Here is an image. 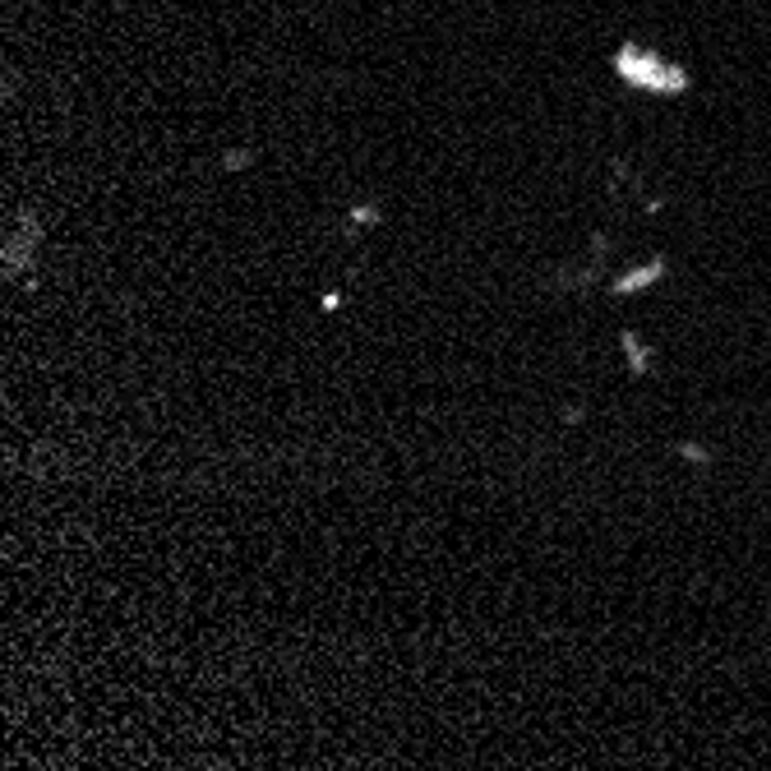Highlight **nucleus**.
<instances>
[{
    "label": "nucleus",
    "mask_w": 771,
    "mask_h": 771,
    "mask_svg": "<svg viewBox=\"0 0 771 771\" xmlns=\"http://www.w3.org/2000/svg\"><path fill=\"white\" fill-rule=\"evenodd\" d=\"M384 222V208L379 204H351L347 208V231L356 236V231H365V227H379Z\"/></svg>",
    "instance_id": "20e7f679"
},
{
    "label": "nucleus",
    "mask_w": 771,
    "mask_h": 771,
    "mask_svg": "<svg viewBox=\"0 0 771 771\" xmlns=\"http://www.w3.org/2000/svg\"><path fill=\"white\" fill-rule=\"evenodd\" d=\"M675 453H679L684 462H693V467H702V471H707L711 462H716V453H711L707 444H698V439H679V444H675Z\"/></svg>",
    "instance_id": "39448f33"
},
{
    "label": "nucleus",
    "mask_w": 771,
    "mask_h": 771,
    "mask_svg": "<svg viewBox=\"0 0 771 771\" xmlns=\"http://www.w3.org/2000/svg\"><path fill=\"white\" fill-rule=\"evenodd\" d=\"M250 162H254V148H236V153L222 157V167L227 171H241V167H250Z\"/></svg>",
    "instance_id": "423d86ee"
},
{
    "label": "nucleus",
    "mask_w": 771,
    "mask_h": 771,
    "mask_svg": "<svg viewBox=\"0 0 771 771\" xmlns=\"http://www.w3.org/2000/svg\"><path fill=\"white\" fill-rule=\"evenodd\" d=\"M665 273H670V259L665 254H656V259H647V264H638V268H624V273H615V278L605 282V291L610 296H642V291H651L656 282H665Z\"/></svg>",
    "instance_id": "f03ea898"
},
{
    "label": "nucleus",
    "mask_w": 771,
    "mask_h": 771,
    "mask_svg": "<svg viewBox=\"0 0 771 771\" xmlns=\"http://www.w3.org/2000/svg\"><path fill=\"white\" fill-rule=\"evenodd\" d=\"M582 416H587V407H582V402H573V407H564V425H578Z\"/></svg>",
    "instance_id": "6e6552de"
},
{
    "label": "nucleus",
    "mask_w": 771,
    "mask_h": 771,
    "mask_svg": "<svg viewBox=\"0 0 771 771\" xmlns=\"http://www.w3.org/2000/svg\"><path fill=\"white\" fill-rule=\"evenodd\" d=\"M319 310H324V314L342 310V291H324V296H319Z\"/></svg>",
    "instance_id": "0eeeda50"
},
{
    "label": "nucleus",
    "mask_w": 771,
    "mask_h": 771,
    "mask_svg": "<svg viewBox=\"0 0 771 771\" xmlns=\"http://www.w3.org/2000/svg\"><path fill=\"white\" fill-rule=\"evenodd\" d=\"M615 70L624 74L628 84L647 88V93H684L688 88V74L679 65H665L661 56H642L638 47H624L615 56Z\"/></svg>",
    "instance_id": "f257e3e1"
},
{
    "label": "nucleus",
    "mask_w": 771,
    "mask_h": 771,
    "mask_svg": "<svg viewBox=\"0 0 771 771\" xmlns=\"http://www.w3.org/2000/svg\"><path fill=\"white\" fill-rule=\"evenodd\" d=\"M619 351H624V365L633 379H647V374L656 370V347H647L633 328H619Z\"/></svg>",
    "instance_id": "7ed1b4c3"
}]
</instances>
